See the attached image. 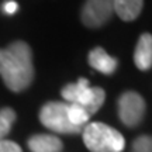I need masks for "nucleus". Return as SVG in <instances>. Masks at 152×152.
Wrapping results in <instances>:
<instances>
[{"label":"nucleus","mask_w":152,"mask_h":152,"mask_svg":"<svg viewBox=\"0 0 152 152\" xmlns=\"http://www.w3.org/2000/svg\"><path fill=\"white\" fill-rule=\"evenodd\" d=\"M113 14L114 0H86L80 10V21L87 28H100Z\"/></svg>","instance_id":"obj_6"},{"label":"nucleus","mask_w":152,"mask_h":152,"mask_svg":"<svg viewBox=\"0 0 152 152\" xmlns=\"http://www.w3.org/2000/svg\"><path fill=\"white\" fill-rule=\"evenodd\" d=\"M39 121L48 130L58 134H79L83 128L75 127L68 118V104L61 102H48L39 110Z\"/></svg>","instance_id":"obj_4"},{"label":"nucleus","mask_w":152,"mask_h":152,"mask_svg":"<svg viewBox=\"0 0 152 152\" xmlns=\"http://www.w3.org/2000/svg\"><path fill=\"white\" fill-rule=\"evenodd\" d=\"M89 61V65L92 66L94 71L100 72L103 75H113L114 72L117 71V66H118V61L110 56L106 49H103L102 47H96L89 52L87 56Z\"/></svg>","instance_id":"obj_7"},{"label":"nucleus","mask_w":152,"mask_h":152,"mask_svg":"<svg viewBox=\"0 0 152 152\" xmlns=\"http://www.w3.org/2000/svg\"><path fill=\"white\" fill-rule=\"evenodd\" d=\"M145 100L137 92H125L117 100L118 118L128 128H134L141 123L145 115Z\"/></svg>","instance_id":"obj_5"},{"label":"nucleus","mask_w":152,"mask_h":152,"mask_svg":"<svg viewBox=\"0 0 152 152\" xmlns=\"http://www.w3.org/2000/svg\"><path fill=\"white\" fill-rule=\"evenodd\" d=\"M61 94L66 102L83 106L89 115L97 113L106 100L104 89L97 86H90L89 80L85 77L79 79L76 83H68L61 90Z\"/></svg>","instance_id":"obj_3"},{"label":"nucleus","mask_w":152,"mask_h":152,"mask_svg":"<svg viewBox=\"0 0 152 152\" xmlns=\"http://www.w3.org/2000/svg\"><path fill=\"white\" fill-rule=\"evenodd\" d=\"M134 64L140 71H148L152 66V34L144 33L138 38L134 51Z\"/></svg>","instance_id":"obj_8"},{"label":"nucleus","mask_w":152,"mask_h":152,"mask_svg":"<svg viewBox=\"0 0 152 152\" xmlns=\"http://www.w3.org/2000/svg\"><path fill=\"white\" fill-rule=\"evenodd\" d=\"M82 137L90 152H123L125 148L124 137L103 123H87L82 130Z\"/></svg>","instance_id":"obj_2"},{"label":"nucleus","mask_w":152,"mask_h":152,"mask_svg":"<svg viewBox=\"0 0 152 152\" xmlns=\"http://www.w3.org/2000/svg\"><path fill=\"white\" fill-rule=\"evenodd\" d=\"M144 0H114V13L123 21H134L141 14Z\"/></svg>","instance_id":"obj_10"},{"label":"nucleus","mask_w":152,"mask_h":152,"mask_svg":"<svg viewBox=\"0 0 152 152\" xmlns=\"http://www.w3.org/2000/svg\"><path fill=\"white\" fill-rule=\"evenodd\" d=\"M0 152H23V149L14 141L0 140Z\"/></svg>","instance_id":"obj_14"},{"label":"nucleus","mask_w":152,"mask_h":152,"mask_svg":"<svg viewBox=\"0 0 152 152\" xmlns=\"http://www.w3.org/2000/svg\"><path fill=\"white\" fill-rule=\"evenodd\" d=\"M16 118L17 114L11 107H4L0 110V140H3L10 132Z\"/></svg>","instance_id":"obj_12"},{"label":"nucleus","mask_w":152,"mask_h":152,"mask_svg":"<svg viewBox=\"0 0 152 152\" xmlns=\"http://www.w3.org/2000/svg\"><path fill=\"white\" fill-rule=\"evenodd\" d=\"M3 64H4V49H0V72L3 69Z\"/></svg>","instance_id":"obj_16"},{"label":"nucleus","mask_w":152,"mask_h":152,"mask_svg":"<svg viewBox=\"0 0 152 152\" xmlns=\"http://www.w3.org/2000/svg\"><path fill=\"white\" fill-rule=\"evenodd\" d=\"M33 51L24 41H14L4 49V64L0 72L9 90L14 93L26 90L34 80Z\"/></svg>","instance_id":"obj_1"},{"label":"nucleus","mask_w":152,"mask_h":152,"mask_svg":"<svg viewBox=\"0 0 152 152\" xmlns=\"http://www.w3.org/2000/svg\"><path fill=\"white\" fill-rule=\"evenodd\" d=\"M17 10H18V4H17L14 0H9V1H6L4 4H3V11H4L6 14H9V16L17 13Z\"/></svg>","instance_id":"obj_15"},{"label":"nucleus","mask_w":152,"mask_h":152,"mask_svg":"<svg viewBox=\"0 0 152 152\" xmlns=\"http://www.w3.org/2000/svg\"><path fill=\"white\" fill-rule=\"evenodd\" d=\"M28 149L31 152H61L64 144L58 137L49 134H37L27 141Z\"/></svg>","instance_id":"obj_9"},{"label":"nucleus","mask_w":152,"mask_h":152,"mask_svg":"<svg viewBox=\"0 0 152 152\" xmlns=\"http://www.w3.org/2000/svg\"><path fill=\"white\" fill-rule=\"evenodd\" d=\"M131 152H152V135H141L135 138L131 145Z\"/></svg>","instance_id":"obj_13"},{"label":"nucleus","mask_w":152,"mask_h":152,"mask_svg":"<svg viewBox=\"0 0 152 152\" xmlns=\"http://www.w3.org/2000/svg\"><path fill=\"white\" fill-rule=\"evenodd\" d=\"M68 118L75 127H79V128H83L85 125L89 123L90 120V115L86 111V109L83 106H79V104H68Z\"/></svg>","instance_id":"obj_11"}]
</instances>
